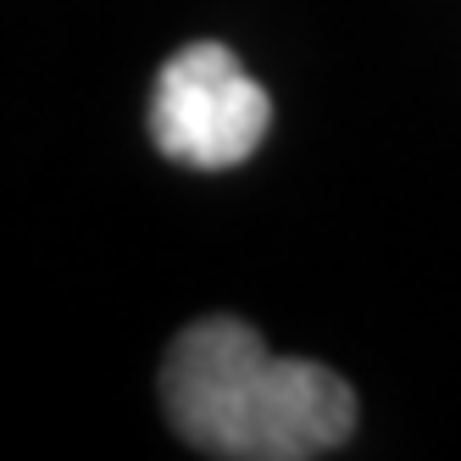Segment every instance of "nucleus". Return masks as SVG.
I'll return each mask as SVG.
<instances>
[{
	"mask_svg": "<svg viewBox=\"0 0 461 461\" xmlns=\"http://www.w3.org/2000/svg\"><path fill=\"white\" fill-rule=\"evenodd\" d=\"M161 406L178 439L217 461H312L350 439V384L306 356H278L245 317H201L167 345Z\"/></svg>",
	"mask_w": 461,
	"mask_h": 461,
	"instance_id": "nucleus-1",
	"label": "nucleus"
},
{
	"mask_svg": "<svg viewBox=\"0 0 461 461\" xmlns=\"http://www.w3.org/2000/svg\"><path fill=\"white\" fill-rule=\"evenodd\" d=\"M273 128V101L240 56L217 40L173 50L150 89V145L194 173H228L256 156Z\"/></svg>",
	"mask_w": 461,
	"mask_h": 461,
	"instance_id": "nucleus-2",
	"label": "nucleus"
}]
</instances>
